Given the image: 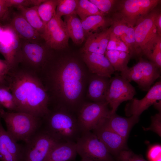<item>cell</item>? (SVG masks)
Returning a JSON list of instances; mask_svg holds the SVG:
<instances>
[{"mask_svg":"<svg viewBox=\"0 0 161 161\" xmlns=\"http://www.w3.org/2000/svg\"><path fill=\"white\" fill-rule=\"evenodd\" d=\"M91 73L74 57L57 56L53 50L45 65L37 74L53 108L76 114L85 101Z\"/></svg>","mask_w":161,"mask_h":161,"instance_id":"6da1fadb","label":"cell"},{"mask_svg":"<svg viewBox=\"0 0 161 161\" xmlns=\"http://www.w3.org/2000/svg\"><path fill=\"white\" fill-rule=\"evenodd\" d=\"M5 79L14 99L16 112L42 119L49 113V98L36 72L19 65L10 70Z\"/></svg>","mask_w":161,"mask_h":161,"instance_id":"7a4b0ae2","label":"cell"},{"mask_svg":"<svg viewBox=\"0 0 161 161\" xmlns=\"http://www.w3.org/2000/svg\"><path fill=\"white\" fill-rule=\"evenodd\" d=\"M42 127L59 141L76 142L82 134L76 115L54 108L42 118Z\"/></svg>","mask_w":161,"mask_h":161,"instance_id":"3957f363","label":"cell"},{"mask_svg":"<svg viewBox=\"0 0 161 161\" xmlns=\"http://www.w3.org/2000/svg\"><path fill=\"white\" fill-rule=\"evenodd\" d=\"M6 131L17 142H27L41 127L42 119L26 113L6 111L0 109Z\"/></svg>","mask_w":161,"mask_h":161,"instance_id":"277c9868","label":"cell"},{"mask_svg":"<svg viewBox=\"0 0 161 161\" xmlns=\"http://www.w3.org/2000/svg\"><path fill=\"white\" fill-rule=\"evenodd\" d=\"M157 12L152 10L140 18L134 27L136 55H145L148 58L152 51L159 36L155 24Z\"/></svg>","mask_w":161,"mask_h":161,"instance_id":"5b68a950","label":"cell"},{"mask_svg":"<svg viewBox=\"0 0 161 161\" xmlns=\"http://www.w3.org/2000/svg\"><path fill=\"white\" fill-rule=\"evenodd\" d=\"M106 102L85 101L76 114L82 133L92 131L110 116L111 110Z\"/></svg>","mask_w":161,"mask_h":161,"instance_id":"8992f818","label":"cell"},{"mask_svg":"<svg viewBox=\"0 0 161 161\" xmlns=\"http://www.w3.org/2000/svg\"><path fill=\"white\" fill-rule=\"evenodd\" d=\"M20 39L22 59L20 65L38 74L45 65L53 49L48 47L44 41Z\"/></svg>","mask_w":161,"mask_h":161,"instance_id":"52a82bcc","label":"cell"},{"mask_svg":"<svg viewBox=\"0 0 161 161\" xmlns=\"http://www.w3.org/2000/svg\"><path fill=\"white\" fill-rule=\"evenodd\" d=\"M58 142L41 127L23 145L21 161H43Z\"/></svg>","mask_w":161,"mask_h":161,"instance_id":"ba28073f","label":"cell"},{"mask_svg":"<svg viewBox=\"0 0 161 161\" xmlns=\"http://www.w3.org/2000/svg\"><path fill=\"white\" fill-rule=\"evenodd\" d=\"M77 154L92 161H115L103 143L91 131L82 133L76 142Z\"/></svg>","mask_w":161,"mask_h":161,"instance_id":"9c48e42d","label":"cell"},{"mask_svg":"<svg viewBox=\"0 0 161 161\" xmlns=\"http://www.w3.org/2000/svg\"><path fill=\"white\" fill-rule=\"evenodd\" d=\"M120 72V76L129 82H135L141 89L145 91H148L160 77V69L151 61L143 59Z\"/></svg>","mask_w":161,"mask_h":161,"instance_id":"30bf717a","label":"cell"},{"mask_svg":"<svg viewBox=\"0 0 161 161\" xmlns=\"http://www.w3.org/2000/svg\"><path fill=\"white\" fill-rule=\"evenodd\" d=\"M136 94L135 89L127 80L121 76L112 77L106 97L111 113L116 112L121 103L130 100Z\"/></svg>","mask_w":161,"mask_h":161,"instance_id":"8fae6325","label":"cell"},{"mask_svg":"<svg viewBox=\"0 0 161 161\" xmlns=\"http://www.w3.org/2000/svg\"><path fill=\"white\" fill-rule=\"evenodd\" d=\"M41 36L52 49L60 50L68 46L69 37L66 24L61 18L56 15L45 26Z\"/></svg>","mask_w":161,"mask_h":161,"instance_id":"7c38bea8","label":"cell"},{"mask_svg":"<svg viewBox=\"0 0 161 161\" xmlns=\"http://www.w3.org/2000/svg\"><path fill=\"white\" fill-rule=\"evenodd\" d=\"M159 0H125L118 1L119 13L129 23L134 27L137 21L152 11Z\"/></svg>","mask_w":161,"mask_h":161,"instance_id":"4fadbf2b","label":"cell"},{"mask_svg":"<svg viewBox=\"0 0 161 161\" xmlns=\"http://www.w3.org/2000/svg\"><path fill=\"white\" fill-rule=\"evenodd\" d=\"M161 100V81L157 82L148 91L143 98H133L125 107L126 116L135 115L139 117L141 114L152 105Z\"/></svg>","mask_w":161,"mask_h":161,"instance_id":"5bb4252c","label":"cell"},{"mask_svg":"<svg viewBox=\"0 0 161 161\" xmlns=\"http://www.w3.org/2000/svg\"><path fill=\"white\" fill-rule=\"evenodd\" d=\"M0 53L12 69L21 64L22 59L20 38L9 27L3 41L0 43Z\"/></svg>","mask_w":161,"mask_h":161,"instance_id":"9a60e30c","label":"cell"},{"mask_svg":"<svg viewBox=\"0 0 161 161\" xmlns=\"http://www.w3.org/2000/svg\"><path fill=\"white\" fill-rule=\"evenodd\" d=\"M21 39L32 42L44 41L41 35L28 22L18 11L10 9L9 16L5 22Z\"/></svg>","mask_w":161,"mask_h":161,"instance_id":"2e32d148","label":"cell"},{"mask_svg":"<svg viewBox=\"0 0 161 161\" xmlns=\"http://www.w3.org/2000/svg\"><path fill=\"white\" fill-rule=\"evenodd\" d=\"M105 121L93 130L92 132L111 154L116 157L121 151L126 149V141L107 126Z\"/></svg>","mask_w":161,"mask_h":161,"instance_id":"e0dca14e","label":"cell"},{"mask_svg":"<svg viewBox=\"0 0 161 161\" xmlns=\"http://www.w3.org/2000/svg\"><path fill=\"white\" fill-rule=\"evenodd\" d=\"M0 116V161H21L23 145L18 144L4 128Z\"/></svg>","mask_w":161,"mask_h":161,"instance_id":"ac0fdd59","label":"cell"},{"mask_svg":"<svg viewBox=\"0 0 161 161\" xmlns=\"http://www.w3.org/2000/svg\"><path fill=\"white\" fill-rule=\"evenodd\" d=\"M82 60L92 73L111 78L115 71L104 55L92 52L82 53Z\"/></svg>","mask_w":161,"mask_h":161,"instance_id":"d6986e66","label":"cell"},{"mask_svg":"<svg viewBox=\"0 0 161 161\" xmlns=\"http://www.w3.org/2000/svg\"><path fill=\"white\" fill-rule=\"evenodd\" d=\"M112 19V32L119 37L127 46L131 56L136 55L134 49V27L129 23L118 13H114Z\"/></svg>","mask_w":161,"mask_h":161,"instance_id":"ffe728a7","label":"cell"},{"mask_svg":"<svg viewBox=\"0 0 161 161\" xmlns=\"http://www.w3.org/2000/svg\"><path fill=\"white\" fill-rule=\"evenodd\" d=\"M110 78L91 73L87 86L86 97L93 102H106Z\"/></svg>","mask_w":161,"mask_h":161,"instance_id":"44dd1931","label":"cell"},{"mask_svg":"<svg viewBox=\"0 0 161 161\" xmlns=\"http://www.w3.org/2000/svg\"><path fill=\"white\" fill-rule=\"evenodd\" d=\"M139 117L132 115L124 117L111 113L105 121L106 125L126 141L132 127L139 120Z\"/></svg>","mask_w":161,"mask_h":161,"instance_id":"7402d4cb","label":"cell"},{"mask_svg":"<svg viewBox=\"0 0 161 161\" xmlns=\"http://www.w3.org/2000/svg\"><path fill=\"white\" fill-rule=\"evenodd\" d=\"M77 154L76 142L60 141L53 147L43 161H74Z\"/></svg>","mask_w":161,"mask_h":161,"instance_id":"603a6c76","label":"cell"},{"mask_svg":"<svg viewBox=\"0 0 161 161\" xmlns=\"http://www.w3.org/2000/svg\"><path fill=\"white\" fill-rule=\"evenodd\" d=\"M112 30L111 25L101 32L95 33L88 37L82 48V53L92 52L105 55Z\"/></svg>","mask_w":161,"mask_h":161,"instance_id":"cb8c5ba5","label":"cell"},{"mask_svg":"<svg viewBox=\"0 0 161 161\" xmlns=\"http://www.w3.org/2000/svg\"><path fill=\"white\" fill-rule=\"evenodd\" d=\"M81 21L85 39L92 35L109 27L112 24V18L100 15L90 16Z\"/></svg>","mask_w":161,"mask_h":161,"instance_id":"d4e9b609","label":"cell"},{"mask_svg":"<svg viewBox=\"0 0 161 161\" xmlns=\"http://www.w3.org/2000/svg\"><path fill=\"white\" fill-rule=\"evenodd\" d=\"M64 22L69 36L75 44H82L85 40L81 20L76 13L64 16Z\"/></svg>","mask_w":161,"mask_h":161,"instance_id":"484cf974","label":"cell"},{"mask_svg":"<svg viewBox=\"0 0 161 161\" xmlns=\"http://www.w3.org/2000/svg\"><path fill=\"white\" fill-rule=\"evenodd\" d=\"M105 55L115 71L120 72L128 67L127 65L131 57L127 52L117 50H106Z\"/></svg>","mask_w":161,"mask_h":161,"instance_id":"4316f807","label":"cell"},{"mask_svg":"<svg viewBox=\"0 0 161 161\" xmlns=\"http://www.w3.org/2000/svg\"><path fill=\"white\" fill-rule=\"evenodd\" d=\"M38 6L17 9L30 25L41 35L43 33L45 25L38 12Z\"/></svg>","mask_w":161,"mask_h":161,"instance_id":"83f0119b","label":"cell"},{"mask_svg":"<svg viewBox=\"0 0 161 161\" xmlns=\"http://www.w3.org/2000/svg\"><path fill=\"white\" fill-rule=\"evenodd\" d=\"M57 0H44L38 7V12L45 26L56 15Z\"/></svg>","mask_w":161,"mask_h":161,"instance_id":"f1b7e54d","label":"cell"},{"mask_svg":"<svg viewBox=\"0 0 161 161\" xmlns=\"http://www.w3.org/2000/svg\"><path fill=\"white\" fill-rule=\"evenodd\" d=\"M76 13L81 20L94 15H105L101 13L89 0H78Z\"/></svg>","mask_w":161,"mask_h":161,"instance_id":"f546056e","label":"cell"},{"mask_svg":"<svg viewBox=\"0 0 161 161\" xmlns=\"http://www.w3.org/2000/svg\"><path fill=\"white\" fill-rule=\"evenodd\" d=\"M56 15L61 17L63 16L75 13L78 0H57Z\"/></svg>","mask_w":161,"mask_h":161,"instance_id":"4dcf8cb0","label":"cell"},{"mask_svg":"<svg viewBox=\"0 0 161 161\" xmlns=\"http://www.w3.org/2000/svg\"><path fill=\"white\" fill-rule=\"evenodd\" d=\"M0 104L9 112H16V106L13 96L6 85H0Z\"/></svg>","mask_w":161,"mask_h":161,"instance_id":"1f68e13d","label":"cell"},{"mask_svg":"<svg viewBox=\"0 0 161 161\" xmlns=\"http://www.w3.org/2000/svg\"><path fill=\"white\" fill-rule=\"evenodd\" d=\"M117 50L123 51L129 53L131 55L130 51L127 46L119 37L115 35L112 32L110 34L106 48V50Z\"/></svg>","mask_w":161,"mask_h":161,"instance_id":"d6a6232c","label":"cell"},{"mask_svg":"<svg viewBox=\"0 0 161 161\" xmlns=\"http://www.w3.org/2000/svg\"><path fill=\"white\" fill-rule=\"evenodd\" d=\"M44 0H6L9 8L15 7L17 9L30 7L38 6Z\"/></svg>","mask_w":161,"mask_h":161,"instance_id":"836d02e7","label":"cell"},{"mask_svg":"<svg viewBox=\"0 0 161 161\" xmlns=\"http://www.w3.org/2000/svg\"><path fill=\"white\" fill-rule=\"evenodd\" d=\"M102 13H109L117 5L118 1L115 0H89Z\"/></svg>","mask_w":161,"mask_h":161,"instance_id":"e575fe53","label":"cell"},{"mask_svg":"<svg viewBox=\"0 0 161 161\" xmlns=\"http://www.w3.org/2000/svg\"><path fill=\"white\" fill-rule=\"evenodd\" d=\"M148 58L159 68L161 67V37L159 36Z\"/></svg>","mask_w":161,"mask_h":161,"instance_id":"d590c367","label":"cell"},{"mask_svg":"<svg viewBox=\"0 0 161 161\" xmlns=\"http://www.w3.org/2000/svg\"><path fill=\"white\" fill-rule=\"evenodd\" d=\"M116 158L117 161H148L141 156L126 149L121 151Z\"/></svg>","mask_w":161,"mask_h":161,"instance_id":"8d00e7d4","label":"cell"},{"mask_svg":"<svg viewBox=\"0 0 161 161\" xmlns=\"http://www.w3.org/2000/svg\"><path fill=\"white\" fill-rule=\"evenodd\" d=\"M151 123L150 127L144 129L145 131L151 130L157 133L161 136V112H159L158 113L154 116H151Z\"/></svg>","mask_w":161,"mask_h":161,"instance_id":"74e56055","label":"cell"},{"mask_svg":"<svg viewBox=\"0 0 161 161\" xmlns=\"http://www.w3.org/2000/svg\"><path fill=\"white\" fill-rule=\"evenodd\" d=\"M161 146L155 144L151 146L147 153L148 161H161Z\"/></svg>","mask_w":161,"mask_h":161,"instance_id":"f35d334b","label":"cell"},{"mask_svg":"<svg viewBox=\"0 0 161 161\" xmlns=\"http://www.w3.org/2000/svg\"><path fill=\"white\" fill-rule=\"evenodd\" d=\"M10 11L6 0H0V23L5 22L9 16Z\"/></svg>","mask_w":161,"mask_h":161,"instance_id":"ab89813d","label":"cell"},{"mask_svg":"<svg viewBox=\"0 0 161 161\" xmlns=\"http://www.w3.org/2000/svg\"><path fill=\"white\" fill-rule=\"evenodd\" d=\"M11 69L6 61L0 59V76L5 77Z\"/></svg>","mask_w":161,"mask_h":161,"instance_id":"60d3db41","label":"cell"},{"mask_svg":"<svg viewBox=\"0 0 161 161\" xmlns=\"http://www.w3.org/2000/svg\"><path fill=\"white\" fill-rule=\"evenodd\" d=\"M155 24L157 27L158 35L161 37V13L158 12L155 19Z\"/></svg>","mask_w":161,"mask_h":161,"instance_id":"b9f144b4","label":"cell"},{"mask_svg":"<svg viewBox=\"0 0 161 161\" xmlns=\"http://www.w3.org/2000/svg\"><path fill=\"white\" fill-rule=\"evenodd\" d=\"M8 26L0 23V43L3 41L6 34Z\"/></svg>","mask_w":161,"mask_h":161,"instance_id":"7bdbcfd3","label":"cell"},{"mask_svg":"<svg viewBox=\"0 0 161 161\" xmlns=\"http://www.w3.org/2000/svg\"><path fill=\"white\" fill-rule=\"evenodd\" d=\"M7 82L5 79V77L0 76V85H3L7 86Z\"/></svg>","mask_w":161,"mask_h":161,"instance_id":"ee69618b","label":"cell"},{"mask_svg":"<svg viewBox=\"0 0 161 161\" xmlns=\"http://www.w3.org/2000/svg\"><path fill=\"white\" fill-rule=\"evenodd\" d=\"M80 161H92L89 160L82 158L81 160Z\"/></svg>","mask_w":161,"mask_h":161,"instance_id":"f6af8a7d","label":"cell"},{"mask_svg":"<svg viewBox=\"0 0 161 161\" xmlns=\"http://www.w3.org/2000/svg\"><path fill=\"white\" fill-rule=\"evenodd\" d=\"M2 108V107L1 106V105L0 104V109L1 108Z\"/></svg>","mask_w":161,"mask_h":161,"instance_id":"bcb514c9","label":"cell"}]
</instances>
